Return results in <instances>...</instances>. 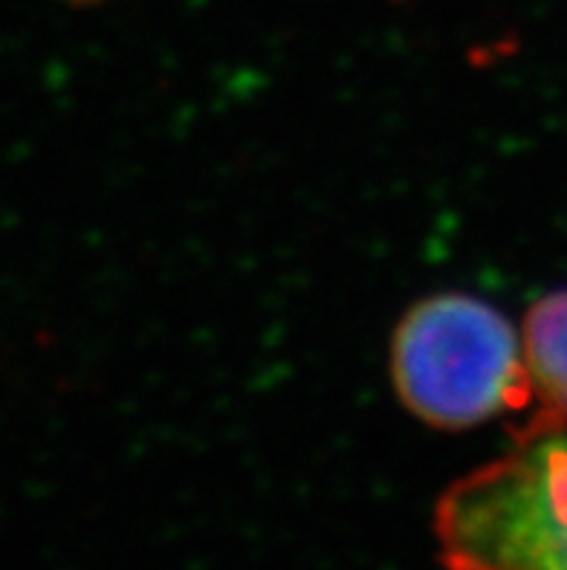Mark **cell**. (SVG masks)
<instances>
[{"label":"cell","instance_id":"1","mask_svg":"<svg viewBox=\"0 0 567 570\" xmlns=\"http://www.w3.org/2000/svg\"><path fill=\"white\" fill-rule=\"evenodd\" d=\"M391 380L400 403L434 429H475L530 405L525 347L510 318L467 293H438L397 322Z\"/></svg>","mask_w":567,"mask_h":570},{"label":"cell","instance_id":"2","mask_svg":"<svg viewBox=\"0 0 567 570\" xmlns=\"http://www.w3.org/2000/svg\"><path fill=\"white\" fill-rule=\"evenodd\" d=\"M446 570H567V432L518 438L434 510Z\"/></svg>","mask_w":567,"mask_h":570},{"label":"cell","instance_id":"3","mask_svg":"<svg viewBox=\"0 0 567 570\" xmlns=\"http://www.w3.org/2000/svg\"><path fill=\"white\" fill-rule=\"evenodd\" d=\"M525 360L539 403L521 438L567 426V289L536 302L525 322Z\"/></svg>","mask_w":567,"mask_h":570},{"label":"cell","instance_id":"4","mask_svg":"<svg viewBox=\"0 0 567 570\" xmlns=\"http://www.w3.org/2000/svg\"><path fill=\"white\" fill-rule=\"evenodd\" d=\"M72 7H99V3H105V0H70Z\"/></svg>","mask_w":567,"mask_h":570}]
</instances>
